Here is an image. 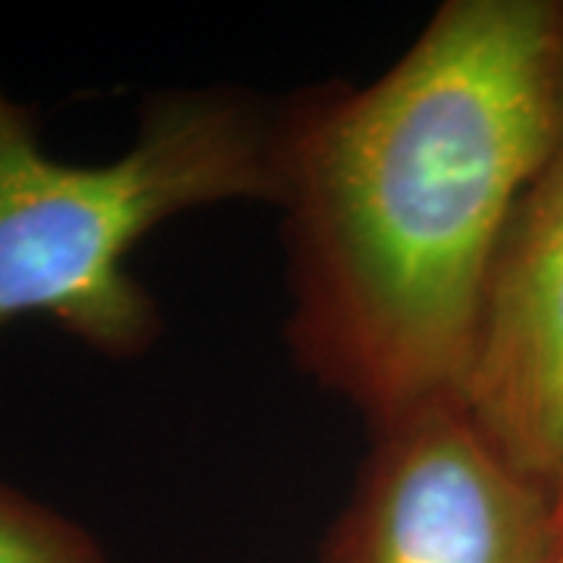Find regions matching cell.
<instances>
[{"label": "cell", "mask_w": 563, "mask_h": 563, "mask_svg": "<svg viewBox=\"0 0 563 563\" xmlns=\"http://www.w3.org/2000/svg\"><path fill=\"white\" fill-rule=\"evenodd\" d=\"M551 563H563V558H554V561H551Z\"/></svg>", "instance_id": "obj_7"}, {"label": "cell", "mask_w": 563, "mask_h": 563, "mask_svg": "<svg viewBox=\"0 0 563 563\" xmlns=\"http://www.w3.org/2000/svg\"><path fill=\"white\" fill-rule=\"evenodd\" d=\"M276 198L279 113L247 95H151L120 157L69 163L44 151L35 107L0 88V332L47 320L107 361H139L163 313L132 251L181 213Z\"/></svg>", "instance_id": "obj_2"}, {"label": "cell", "mask_w": 563, "mask_h": 563, "mask_svg": "<svg viewBox=\"0 0 563 563\" xmlns=\"http://www.w3.org/2000/svg\"><path fill=\"white\" fill-rule=\"evenodd\" d=\"M554 558H563V488L558 492V507H554Z\"/></svg>", "instance_id": "obj_6"}, {"label": "cell", "mask_w": 563, "mask_h": 563, "mask_svg": "<svg viewBox=\"0 0 563 563\" xmlns=\"http://www.w3.org/2000/svg\"><path fill=\"white\" fill-rule=\"evenodd\" d=\"M563 135V0H448L379 79L279 113L288 344L379 429L463 401L485 285Z\"/></svg>", "instance_id": "obj_1"}, {"label": "cell", "mask_w": 563, "mask_h": 563, "mask_svg": "<svg viewBox=\"0 0 563 563\" xmlns=\"http://www.w3.org/2000/svg\"><path fill=\"white\" fill-rule=\"evenodd\" d=\"M463 404L536 483L563 488V135L504 232Z\"/></svg>", "instance_id": "obj_4"}, {"label": "cell", "mask_w": 563, "mask_h": 563, "mask_svg": "<svg viewBox=\"0 0 563 563\" xmlns=\"http://www.w3.org/2000/svg\"><path fill=\"white\" fill-rule=\"evenodd\" d=\"M554 507L466 404H426L373 429L317 563H551Z\"/></svg>", "instance_id": "obj_3"}, {"label": "cell", "mask_w": 563, "mask_h": 563, "mask_svg": "<svg viewBox=\"0 0 563 563\" xmlns=\"http://www.w3.org/2000/svg\"><path fill=\"white\" fill-rule=\"evenodd\" d=\"M0 563H110L101 539L0 476Z\"/></svg>", "instance_id": "obj_5"}]
</instances>
